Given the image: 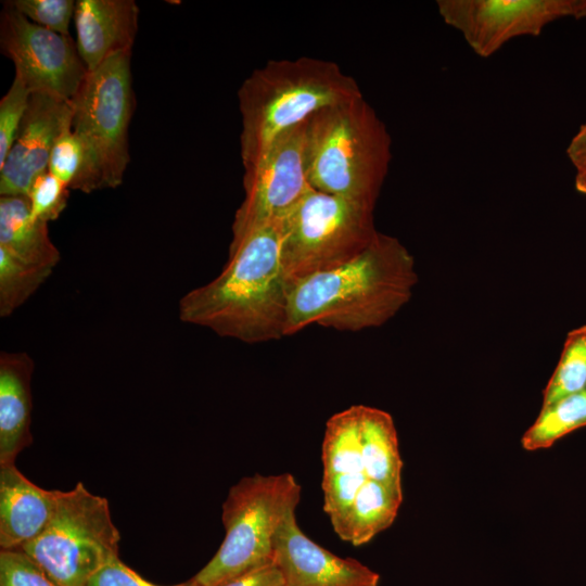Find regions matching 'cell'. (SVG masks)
I'll return each mask as SVG.
<instances>
[{"label":"cell","instance_id":"1","mask_svg":"<svg viewBox=\"0 0 586 586\" xmlns=\"http://www.w3.org/2000/svg\"><path fill=\"white\" fill-rule=\"evenodd\" d=\"M417 282L408 249L378 231L355 258L290 289L285 336L311 324L349 332L381 327L409 302Z\"/></svg>","mask_w":586,"mask_h":586},{"label":"cell","instance_id":"2","mask_svg":"<svg viewBox=\"0 0 586 586\" xmlns=\"http://www.w3.org/2000/svg\"><path fill=\"white\" fill-rule=\"evenodd\" d=\"M281 222L259 228L229 252L212 281L178 302L180 321L247 344L285 336L290 286L280 260Z\"/></svg>","mask_w":586,"mask_h":586},{"label":"cell","instance_id":"3","mask_svg":"<svg viewBox=\"0 0 586 586\" xmlns=\"http://www.w3.org/2000/svg\"><path fill=\"white\" fill-rule=\"evenodd\" d=\"M361 94L356 80L334 62L310 56L268 61L238 91L244 170L254 167L288 130L324 107Z\"/></svg>","mask_w":586,"mask_h":586},{"label":"cell","instance_id":"4","mask_svg":"<svg viewBox=\"0 0 586 586\" xmlns=\"http://www.w3.org/2000/svg\"><path fill=\"white\" fill-rule=\"evenodd\" d=\"M391 149L385 124L362 94L324 107L306 123L307 180L317 191L374 208Z\"/></svg>","mask_w":586,"mask_h":586},{"label":"cell","instance_id":"5","mask_svg":"<svg viewBox=\"0 0 586 586\" xmlns=\"http://www.w3.org/2000/svg\"><path fill=\"white\" fill-rule=\"evenodd\" d=\"M301 485L290 473L254 474L230 487L221 507L226 535L213 558L191 577L198 586H221L273 563V538L301 500Z\"/></svg>","mask_w":586,"mask_h":586},{"label":"cell","instance_id":"6","mask_svg":"<svg viewBox=\"0 0 586 586\" xmlns=\"http://www.w3.org/2000/svg\"><path fill=\"white\" fill-rule=\"evenodd\" d=\"M373 207L311 189L281 222L280 260L290 289L359 255L378 230Z\"/></svg>","mask_w":586,"mask_h":586},{"label":"cell","instance_id":"7","mask_svg":"<svg viewBox=\"0 0 586 586\" xmlns=\"http://www.w3.org/2000/svg\"><path fill=\"white\" fill-rule=\"evenodd\" d=\"M120 534L109 501L78 482L59 491L46 528L21 549L58 586H88L91 578L118 557Z\"/></svg>","mask_w":586,"mask_h":586},{"label":"cell","instance_id":"8","mask_svg":"<svg viewBox=\"0 0 586 586\" xmlns=\"http://www.w3.org/2000/svg\"><path fill=\"white\" fill-rule=\"evenodd\" d=\"M130 56L131 51L119 52L88 71L71 100L72 130L87 148L99 189L120 186L129 162Z\"/></svg>","mask_w":586,"mask_h":586},{"label":"cell","instance_id":"9","mask_svg":"<svg viewBox=\"0 0 586 586\" xmlns=\"http://www.w3.org/2000/svg\"><path fill=\"white\" fill-rule=\"evenodd\" d=\"M306 123L281 135L265 156L244 171L245 194L231 226L229 252L255 230L282 222L313 189L304 164Z\"/></svg>","mask_w":586,"mask_h":586},{"label":"cell","instance_id":"10","mask_svg":"<svg viewBox=\"0 0 586 586\" xmlns=\"http://www.w3.org/2000/svg\"><path fill=\"white\" fill-rule=\"evenodd\" d=\"M444 23L489 58L517 37L539 36L563 17L586 18V0H438Z\"/></svg>","mask_w":586,"mask_h":586},{"label":"cell","instance_id":"11","mask_svg":"<svg viewBox=\"0 0 586 586\" xmlns=\"http://www.w3.org/2000/svg\"><path fill=\"white\" fill-rule=\"evenodd\" d=\"M0 48L31 93L71 101L88 73L69 35L36 25L8 1L0 16Z\"/></svg>","mask_w":586,"mask_h":586},{"label":"cell","instance_id":"12","mask_svg":"<svg viewBox=\"0 0 586 586\" xmlns=\"http://www.w3.org/2000/svg\"><path fill=\"white\" fill-rule=\"evenodd\" d=\"M72 102L31 93L15 141L0 166V196H27L34 179L48 169L52 149L72 128Z\"/></svg>","mask_w":586,"mask_h":586},{"label":"cell","instance_id":"13","mask_svg":"<svg viewBox=\"0 0 586 586\" xmlns=\"http://www.w3.org/2000/svg\"><path fill=\"white\" fill-rule=\"evenodd\" d=\"M273 563L284 586H379L380 575L353 558H341L310 539L298 526L295 510L273 538Z\"/></svg>","mask_w":586,"mask_h":586},{"label":"cell","instance_id":"14","mask_svg":"<svg viewBox=\"0 0 586 586\" xmlns=\"http://www.w3.org/2000/svg\"><path fill=\"white\" fill-rule=\"evenodd\" d=\"M360 405L331 416L326 423L321 458L323 464V510L331 524L345 513L361 486L369 480L360 446Z\"/></svg>","mask_w":586,"mask_h":586},{"label":"cell","instance_id":"15","mask_svg":"<svg viewBox=\"0 0 586 586\" xmlns=\"http://www.w3.org/2000/svg\"><path fill=\"white\" fill-rule=\"evenodd\" d=\"M138 16L139 8L133 0L76 1V44L89 72L113 54L131 51Z\"/></svg>","mask_w":586,"mask_h":586},{"label":"cell","instance_id":"16","mask_svg":"<svg viewBox=\"0 0 586 586\" xmlns=\"http://www.w3.org/2000/svg\"><path fill=\"white\" fill-rule=\"evenodd\" d=\"M58 495L29 481L15 463L0 466V549H21L39 536L54 513Z\"/></svg>","mask_w":586,"mask_h":586},{"label":"cell","instance_id":"17","mask_svg":"<svg viewBox=\"0 0 586 586\" xmlns=\"http://www.w3.org/2000/svg\"><path fill=\"white\" fill-rule=\"evenodd\" d=\"M33 358L26 352L0 354V466L13 464L33 443Z\"/></svg>","mask_w":586,"mask_h":586},{"label":"cell","instance_id":"18","mask_svg":"<svg viewBox=\"0 0 586 586\" xmlns=\"http://www.w3.org/2000/svg\"><path fill=\"white\" fill-rule=\"evenodd\" d=\"M0 247L27 264L51 270L61 259L48 224L31 216L27 196H0Z\"/></svg>","mask_w":586,"mask_h":586},{"label":"cell","instance_id":"19","mask_svg":"<svg viewBox=\"0 0 586 586\" xmlns=\"http://www.w3.org/2000/svg\"><path fill=\"white\" fill-rule=\"evenodd\" d=\"M402 502V487L367 480L333 530L342 540L365 545L393 524Z\"/></svg>","mask_w":586,"mask_h":586},{"label":"cell","instance_id":"20","mask_svg":"<svg viewBox=\"0 0 586 586\" xmlns=\"http://www.w3.org/2000/svg\"><path fill=\"white\" fill-rule=\"evenodd\" d=\"M359 435L367 477L402 487L403 461L392 416L382 409L360 405Z\"/></svg>","mask_w":586,"mask_h":586},{"label":"cell","instance_id":"21","mask_svg":"<svg viewBox=\"0 0 586 586\" xmlns=\"http://www.w3.org/2000/svg\"><path fill=\"white\" fill-rule=\"evenodd\" d=\"M586 426V388L542 406L534 423L521 438L525 450L551 447L558 440Z\"/></svg>","mask_w":586,"mask_h":586},{"label":"cell","instance_id":"22","mask_svg":"<svg viewBox=\"0 0 586 586\" xmlns=\"http://www.w3.org/2000/svg\"><path fill=\"white\" fill-rule=\"evenodd\" d=\"M586 388V326L571 330L543 391V406Z\"/></svg>","mask_w":586,"mask_h":586},{"label":"cell","instance_id":"23","mask_svg":"<svg viewBox=\"0 0 586 586\" xmlns=\"http://www.w3.org/2000/svg\"><path fill=\"white\" fill-rule=\"evenodd\" d=\"M48 170L68 189L85 193L99 190L87 148L72 128L55 142Z\"/></svg>","mask_w":586,"mask_h":586},{"label":"cell","instance_id":"24","mask_svg":"<svg viewBox=\"0 0 586 586\" xmlns=\"http://www.w3.org/2000/svg\"><path fill=\"white\" fill-rule=\"evenodd\" d=\"M53 270L27 264L0 247V317L21 307Z\"/></svg>","mask_w":586,"mask_h":586},{"label":"cell","instance_id":"25","mask_svg":"<svg viewBox=\"0 0 586 586\" xmlns=\"http://www.w3.org/2000/svg\"><path fill=\"white\" fill-rule=\"evenodd\" d=\"M68 190L48 169L39 174L27 194L31 216L46 224L58 219L67 205Z\"/></svg>","mask_w":586,"mask_h":586},{"label":"cell","instance_id":"26","mask_svg":"<svg viewBox=\"0 0 586 586\" xmlns=\"http://www.w3.org/2000/svg\"><path fill=\"white\" fill-rule=\"evenodd\" d=\"M31 92L16 76L0 101V166L17 136Z\"/></svg>","mask_w":586,"mask_h":586},{"label":"cell","instance_id":"27","mask_svg":"<svg viewBox=\"0 0 586 586\" xmlns=\"http://www.w3.org/2000/svg\"><path fill=\"white\" fill-rule=\"evenodd\" d=\"M14 9L30 22L54 33L68 36L76 2L73 0H11Z\"/></svg>","mask_w":586,"mask_h":586},{"label":"cell","instance_id":"28","mask_svg":"<svg viewBox=\"0 0 586 586\" xmlns=\"http://www.w3.org/2000/svg\"><path fill=\"white\" fill-rule=\"evenodd\" d=\"M0 586H58L21 550L0 551Z\"/></svg>","mask_w":586,"mask_h":586},{"label":"cell","instance_id":"29","mask_svg":"<svg viewBox=\"0 0 586 586\" xmlns=\"http://www.w3.org/2000/svg\"><path fill=\"white\" fill-rule=\"evenodd\" d=\"M88 586H161L140 576L127 566L119 557L103 566ZM170 586H198L192 578Z\"/></svg>","mask_w":586,"mask_h":586},{"label":"cell","instance_id":"30","mask_svg":"<svg viewBox=\"0 0 586 586\" xmlns=\"http://www.w3.org/2000/svg\"><path fill=\"white\" fill-rule=\"evenodd\" d=\"M221 586H284L283 577L275 563L238 576Z\"/></svg>","mask_w":586,"mask_h":586},{"label":"cell","instance_id":"31","mask_svg":"<svg viewBox=\"0 0 586 586\" xmlns=\"http://www.w3.org/2000/svg\"><path fill=\"white\" fill-rule=\"evenodd\" d=\"M566 155L574 166L586 158V123L571 139L566 148Z\"/></svg>","mask_w":586,"mask_h":586},{"label":"cell","instance_id":"32","mask_svg":"<svg viewBox=\"0 0 586 586\" xmlns=\"http://www.w3.org/2000/svg\"><path fill=\"white\" fill-rule=\"evenodd\" d=\"M575 189L583 194H586V158L575 166Z\"/></svg>","mask_w":586,"mask_h":586}]
</instances>
